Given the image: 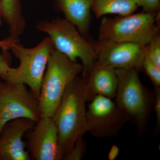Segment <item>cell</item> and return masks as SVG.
Instances as JSON below:
<instances>
[{"mask_svg":"<svg viewBox=\"0 0 160 160\" xmlns=\"http://www.w3.org/2000/svg\"><path fill=\"white\" fill-rule=\"evenodd\" d=\"M87 102L86 79L78 76L67 86L52 118L57 128L63 157L88 132Z\"/></svg>","mask_w":160,"mask_h":160,"instance_id":"6da1fadb","label":"cell"},{"mask_svg":"<svg viewBox=\"0 0 160 160\" xmlns=\"http://www.w3.org/2000/svg\"><path fill=\"white\" fill-rule=\"evenodd\" d=\"M118 84L115 103L140 135L145 133L154 95L141 82L138 69H115Z\"/></svg>","mask_w":160,"mask_h":160,"instance_id":"7a4b0ae2","label":"cell"},{"mask_svg":"<svg viewBox=\"0 0 160 160\" xmlns=\"http://www.w3.org/2000/svg\"><path fill=\"white\" fill-rule=\"evenodd\" d=\"M35 27L38 32L48 35L56 50L73 62L80 59L83 67L82 77L87 78L96 61L94 41L82 35L76 27L65 18L43 19Z\"/></svg>","mask_w":160,"mask_h":160,"instance_id":"3957f363","label":"cell"},{"mask_svg":"<svg viewBox=\"0 0 160 160\" xmlns=\"http://www.w3.org/2000/svg\"><path fill=\"white\" fill-rule=\"evenodd\" d=\"M82 64L56 50L52 52L43 76L38 101L41 118H52L68 85L82 72Z\"/></svg>","mask_w":160,"mask_h":160,"instance_id":"277c9868","label":"cell"},{"mask_svg":"<svg viewBox=\"0 0 160 160\" xmlns=\"http://www.w3.org/2000/svg\"><path fill=\"white\" fill-rule=\"evenodd\" d=\"M160 15L141 12L114 18L103 17L98 39L146 45L160 32Z\"/></svg>","mask_w":160,"mask_h":160,"instance_id":"5b68a950","label":"cell"},{"mask_svg":"<svg viewBox=\"0 0 160 160\" xmlns=\"http://www.w3.org/2000/svg\"><path fill=\"white\" fill-rule=\"evenodd\" d=\"M54 49L49 36L32 48H25L20 42L16 44L11 50L20 64L17 68H10L6 82L27 85L38 99L48 60Z\"/></svg>","mask_w":160,"mask_h":160,"instance_id":"8992f818","label":"cell"},{"mask_svg":"<svg viewBox=\"0 0 160 160\" xmlns=\"http://www.w3.org/2000/svg\"><path fill=\"white\" fill-rule=\"evenodd\" d=\"M41 118L38 99L26 85L0 82V133L12 120L24 118L37 123Z\"/></svg>","mask_w":160,"mask_h":160,"instance_id":"52a82bcc","label":"cell"},{"mask_svg":"<svg viewBox=\"0 0 160 160\" xmlns=\"http://www.w3.org/2000/svg\"><path fill=\"white\" fill-rule=\"evenodd\" d=\"M90 102L86 115L88 132L92 136L101 138L114 136L128 122L112 99L98 95Z\"/></svg>","mask_w":160,"mask_h":160,"instance_id":"ba28073f","label":"cell"},{"mask_svg":"<svg viewBox=\"0 0 160 160\" xmlns=\"http://www.w3.org/2000/svg\"><path fill=\"white\" fill-rule=\"evenodd\" d=\"M96 61L114 69H142L145 45L98 39L93 41Z\"/></svg>","mask_w":160,"mask_h":160,"instance_id":"9c48e42d","label":"cell"},{"mask_svg":"<svg viewBox=\"0 0 160 160\" xmlns=\"http://www.w3.org/2000/svg\"><path fill=\"white\" fill-rule=\"evenodd\" d=\"M26 132L25 142L30 158L35 160H62L57 128L52 118L42 117Z\"/></svg>","mask_w":160,"mask_h":160,"instance_id":"30bf717a","label":"cell"},{"mask_svg":"<svg viewBox=\"0 0 160 160\" xmlns=\"http://www.w3.org/2000/svg\"><path fill=\"white\" fill-rule=\"evenodd\" d=\"M36 123L29 119L18 118L6 123L0 133V160H30L23 138Z\"/></svg>","mask_w":160,"mask_h":160,"instance_id":"8fae6325","label":"cell"},{"mask_svg":"<svg viewBox=\"0 0 160 160\" xmlns=\"http://www.w3.org/2000/svg\"><path fill=\"white\" fill-rule=\"evenodd\" d=\"M94 0H53V8L64 14L65 18L82 35L89 38L92 21L91 9Z\"/></svg>","mask_w":160,"mask_h":160,"instance_id":"7c38bea8","label":"cell"},{"mask_svg":"<svg viewBox=\"0 0 160 160\" xmlns=\"http://www.w3.org/2000/svg\"><path fill=\"white\" fill-rule=\"evenodd\" d=\"M86 80L88 102L98 95L104 96L112 99L115 97L118 80L113 68L95 61Z\"/></svg>","mask_w":160,"mask_h":160,"instance_id":"4fadbf2b","label":"cell"},{"mask_svg":"<svg viewBox=\"0 0 160 160\" xmlns=\"http://www.w3.org/2000/svg\"><path fill=\"white\" fill-rule=\"evenodd\" d=\"M3 19L9 26L10 38L18 39L25 31L26 18L23 15L21 0H1Z\"/></svg>","mask_w":160,"mask_h":160,"instance_id":"5bb4252c","label":"cell"},{"mask_svg":"<svg viewBox=\"0 0 160 160\" xmlns=\"http://www.w3.org/2000/svg\"><path fill=\"white\" fill-rule=\"evenodd\" d=\"M138 8L135 0H94L91 11L96 18L99 19L108 14H132Z\"/></svg>","mask_w":160,"mask_h":160,"instance_id":"9a60e30c","label":"cell"},{"mask_svg":"<svg viewBox=\"0 0 160 160\" xmlns=\"http://www.w3.org/2000/svg\"><path fill=\"white\" fill-rule=\"evenodd\" d=\"M19 42V39L9 37L0 40V77L5 82L7 81L8 72L11 68V59L8 51Z\"/></svg>","mask_w":160,"mask_h":160,"instance_id":"2e32d148","label":"cell"},{"mask_svg":"<svg viewBox=\"0 0 160 160\" xmlns=\"http://www.w3.org/2000/svg\"><path fill=\"white\" fill-rule=\"evenodd\" d=\"M145 54L155 65L160 67V32L145 45Z\"/></svg>","mask_w":160,"mask_h":160,"instance_id":"e0dca14e","label":"cell"},{"mask_svg":"<svg viewBox=\"0 0 160 160\" xmlns=\"http://www.w3.org/2000/svg\"><path fill=\"white\" fill-rule=\"evenodd\" d=\"M142 69L149 77L154 88H160V67L152 62L145 55Z\"/></svg>","mask_w":160,"mask_h":160,"instance_id":"ac0fdd59","label":"cell"},{"mask_svg":"<svg viewBox=\"0 0 160 160\" xmlns=\"http://www.w3.org/2000/svg\"><path fill=\"white\" fill-rule=\"evenodd\" d=\"M86 144L83 138H80L68 153L64 156L62 160H80L83 158L86 152Z\"/></svg>","mask_w":160,"mask_h":160,"instance_id":"d6986e66","label":"cell"},{"mask_svg":"<svg viewBox=\"0 0 160 160\" xmlns=\"http://www.w3.org/2000/svg\"><path fill=\"white\" fill-rule=\"evenodd\" d=\"M138 7L142 8V12L156 15L160 13V0H135Z\"/></svg>","mask_w":160,"mask_h":160,"instance_id":"ffe728a7","label":"cell"},{"mask_svg":"<svg viewBox=\"0 0 160 160\" xmlns=\"http://www.w3.org/2000/svg\"><path fill=\"white\" fill-rule=\"evenodd\" d=\"M154 95L153 106L156 116V131L158 132L160 127V88H155Z\"/></svg>","mask_w":160,"mask_h":160,"instance_id":"44dd1931","label":"cell"},{"mask_svg":"<svg viewBox=\"0 0 160 160\" xmlns=\"http://www.w3.org/2000/svg\"><path fill=\"white\" fill-rule=\"evenodd\" d=\"M119 148L117 146H113L109 150L108 153V159L109 160H114L117 158L119 154Z\"/></svg>","mask_w":160,"mask_h":160,"instance_id":"7402d4cb","label":"cell"},{"mask_svg":"<svg viewBox=\"0 0 160 160\" xmlns=\"http://www.w3.org/2000/svg\"><path fill=\"white\" fill-rule=\"evenodd\" d=\"M2 13V1L0 0V27L2 26L3 23Z\"/></svg>","mask_w":160,"mask_h":160,"instance_id":"603a6c76","label":"cell"},{"mask_svg":"<svg viewBox=\"0 0 160 160\" xmlns=\"http://www.w3.org/2000/svg\"><path fill=\"white\" fill-rule=\"evenodd\" d=\"M1 79H2V78H1V77H0V82H1Z\"/></svg>","mask_w":160,"mask_h":160,"instance_id":"cb8c5ba5","label":"cell"}]
</instances>
